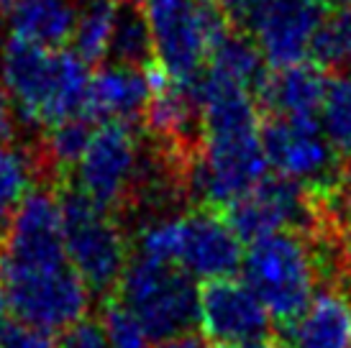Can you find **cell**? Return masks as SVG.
Here are the masks:
<instances>
[{"label":"cell","mask_w":351,"mask_h":348,"mask_svg":"<svg viewBox=\"0 0 351 348\" xmlns=\"http://www.w3.org/2000/svg\"><path fill=\"white\" fill-rule=\"evenodd\" d=\"M10 36L31 41L36 47L69 49L80 18L77 0H16L3 16Z\"/></svg>","instance_id":"9a60e30c"},{"label":"cell","mask_w":351,"mask_h":348,"mask_svg":"<svg viewBox=\"0 0 351 348\" xmlns=\"http://www.w3.org/2000/svg\"><path fill=\"white\" fill-rule=\"evenodd\" d=\"M154 348H210V340L205 338L203 333H185V336H177V338L162 340L154 343Z\"/></svg>","instance_id":"4316f807"},{"label":"cell","mask_w":351,"mask_h":348,"mask_svg":"<svg viewBox=\"0 0 351 348\" xmlns=\"http://www.w3.org/2000/svg\"><path fill=\"white\" fill-rule=\"evenodd\" d=\"M152 75L144 69L103 64L93 72L85 113L98 126L103 123H126L144 128L147 108L152 100Z\"/></svg>","instance_id":"7c38bea8"},{"label":"cell","mask_w":351,"mask_h":348,"mask_svg":"<svg viewBox=\"0 0 351 348\" xmlns=\"http://www.w3.org/2000/svg\"><path fill=\"white\" fill-rule=\"evenodd\" d=\"M241 271L280 325L298 318L321 287L311 236L298 231L267 233L246 243Z\"/></svg>","instance_id":"5b68a950"},{"label":"cell","mask_w":351,"mask_h":348,"mask_svg":"<svg viewBox=\"0 0 351 348\" xmlns=\"http://www.w3.org/2000/svg\"><path fill=\"white\" fill-rule=\"evenodd\" d=\"M0 348H54V338L47 330L26 325L8 315L0 325Z\"/></svg>","instance_id":"d4e9b609"},{"label":"cell","mask_w":351,"mask_h":348,"mask_svg":"<svg viewBox=\"0 0 351 348\" xmlns=\"http://www.w3.org/2000/svg\"><path fill=\"white\" fill-rule=\"evenodd\" d=\"M351 200V151L349 154H343L341 159V190H339V197H336V203H346Z\"/></svg>","instance_id":"f1b7e54d"},{"label":"cell","mask_w":351,"mask_h":348,"mask_svg":"<svg viewBox=\"0 0 351 348\" xmlns=\"http://www.w3.org/2000/svg\"><path fill=\"white\" fill-rule=\"evenodd\" d=\"M103 320L108 325L113 348H152V340L144 328L118 300H108L103 305Z\"/></svg>","instance_id":"7402d4cb"},{"label":"cell","mask_w":351,"mask_h":348,"mask_svg":"<svg viewBox=\"0 0 351 348\" xmlns=\"http://www.w3.org/2000/svg\"><path fill=\"white\" fill-rule=\"evenodd\" d=\"M208 69L231 79L239 87H244L254 95V90L262 85V79L269 72V62L264 59L259 44L249 34L228 31L223 39L218 41L210 51Z\"/></svg>","instance_id":"ac0fdd59"},{"label":"cell","mask_w":351,"mask_h":348,"mask_svg":"<svg viewBox=\"0 0 351 348\" xmlns=\"http://www.w3.org/2000/svg\"><path fill=\"white\" fill-rule=\"evenodd\" d=\"M144 166V128L126 123L98 126L80 166L67 182L80 187L106 213L123 221Z\"/></svg>","instance_id":"52a82bcc"},{"label":"cell","mask_w":351,"mask_h":348,"mask_svg":"<svg viewBox=\"0 0 351 348\" xmlns=\"http://www.w3.org/2000/svg\"><path fill=\"white\" fill-rule=\"evenodd\" d=\"M69 261L88 284L90 297L106 305L116 297L131 259V238L116 215L106 213L72 182L57 187Z\"/></svg>","instance_id":"3957f363"},{"label":"cell","mask_w":351,"mask_h":348,"mask_svg":"<svg viewBox=\"0 0 351 348\" xmlns=\"http://www.w3.org/2000/svg\"><path fill=\"white\" fill-rule=\"evenodd\" d=\"M308 57L328 75L351 69V5H333L313 39Z\"/></svg>","instance_id":"ffe728a7"},{"label":"cell","mask_w":351,"mask_h":348,"mask_svg":"<svg viewBox=\"0 0 351 348\" xmlns=\"http://www.w3.org/2000/svg\"><path fill=\"white\" fill-rule=\"evenodd\" d=\"M156 64L172 79H195L231 31L213 0H147Z\"/></svg>","instance_id":"8992f818"},{"label":"cell","mask_w":351,"mask_h":348,"mask_svg":"<svg viewBox=\"0 0 351 348\" xmlns=\"http://www.w3.org/2000/svg\"><path fill=\"white\" fill-rule=\"evenodd\" d=\"M77 3H85V0H77Z\"/></svg>","instance_id":"836d02e7"},{"label":"cell","mask_w":351,"mask_h":348,"mask_svg":"<svg viewBox=\"0 0 351 348\" xmlns=\"http://www.w3.org/2000/svg\"><path fill=\"white\" fill-rule=\"evenodd\" d=\"M90 77L93 69L72 49L51 51L10 34L0 44V85L34 134L82 116Z\"/></svg>","instance_id":"6da1fadb"},{"label":"cell","mask_w":351,"mask_h":348,"mask_svg":"<svg viewBox=\"0 0 351 348\" xmlns=\"http://www.w3.org/2000/svg\"><path fill=\"white\" fill-rule=\"evenodd\" d=\"M0 295L10 318L47 333H59L90 315L93 305L75 264L36 271L0 269Z\"/></svg>","instance_id":"9c48e42d"},{"label":"cell","mask_w":351,"mask_h":348,"mask_svg":"<svg viewBox=\"0 0 351 348\" xmlns=\"http://www.w3.org/2000/svg\"><path fill=\"white\" fill-rule=\"evenodd\" d=\"M54 348H113L106 320L100 315H85L77 323L59 330Z\"/></svg>","instance_id":"603a6c76"},{"label":"cell","mask_w":351,"mask_h":348,"mask_svg":"<svg viewBox=\"0 0 351 348\" xmlns=\"http://www.w3.org/2000/svg\"><path fill=\"white\" fill-rule=\"evenodd\" d=\"M36 136L39 134H34L29 141L0 146V241L23 200L39 184H51Z\"/></svg>","instance_id":"2e32d148"},{"label":"cell","mask_w":351,"mask_h":348,"mask_svg":"<svg viewBox=\"0 0 351 348\" xmlns=\"http://www.w3.org/2000/svg\"><path fill=\"white\" fill-rule=\"evenodd\" d=\"M223 210L190 208L165 221L147 223L131 236V253L172 261L195 279H226L244 264V246Z\"/></svg>","instance_id":"7a4b0ae2"},{"label":"cell","mask_w":351,"mask_h":348,"mask_svg":"<svg viewBox=\"0 0 351 348\" xmlns=\"http://www.w3.org/2000/svg\"><path fill=\"white\" fill-rule=\"evenodd\" d=\"M331 10L333 0H272L252 36L272 67L298 64L308 59L313 39Z\"/></svg>","instance_id":"8fae6325"},{"label":"cell","mask_w":351,"mask_h":348,"mask_svg":"<svg viewBox=\"0 0 351 348\" xmlns=\"http://www.w3.org/2000/svg\"><path fill=\"white\" fill-rule=\"evenodd\" d=\"M231 348H282L280 340H256V343H246V346H231Z\"/></svg>","instance_id":"f546056e"},{"label":"cell","mask_w":351,"mask_h":348,"mask_svg":"<svg viewBox=\"0 0 351 348\" xmlns=\"http://www.w3.org/2000/svg\"><path fill=\"white\" fill-rule=\"evenodd\" d=\"M333 215H336V223H339V228H341L343 241H346V246H349V251H351V200L333 205Z\"/></svg>","instance_id":"83f0119b"},{"label":"cell","mask_w":351,"mask_h":348,"mask_svg":"<svg viewBox=\"0 0 351 348\" xmlns=\"http://www.w3.org/2000/svg\"><path fill=\"white\" fill-rule=\"evenodd\" d=\"M333 3H339V5H351V0H333Z\"/></svg>","instance_id":"1f68e13d"},{"label":"cell","mask_w":351,"mask_h":348,"mask_svg":"<svg viewBox=\"0 0 351 348\" xmlns=\"http://www.w3.org/2000/svg\"><path fill=\"white\" fill-rule=\"evenodd\" d=\"M328 75L313 62L272 67L254 90V103L262 118H318Z\"/></svg>","instance_id":"4fadbf2b"},{"label":"cell","mask_w":351,"mask_h":348,"mask_svg":"<svg viewBox=\"0 0 351 348\" xmlns=\"http://www.w3.org/2000/svg\"><path fill=\"white\" fill-rule=\"evenodd\" d=\"M13 3H16V0H0V18H3L5 13H8L10 5H13Z\"/></svg>","instance_id":"4dcf8cb0"},{"label":"cell","mask_w":351,"mask_h":348,"mask_svg":"<svg viewBox=\"0 0 351 348\" xmlns=\"http://www.w3.org/2000/svg\"><path fill=\"white\" fill-rule=\"evenodd\" d=\"M128 3H136V5H141V3H147V0H128Z\"/></svg>","instance_id":"d6a6232c"},{"label":"cell","mask_w":351,"mask_h":348,"mask_svg":"<svg viewBox=\"0 0 351 348\" xmlns=\"http://www.w3.org/2000/svg\"><path fill=\"white\" fill-rule=\"evenodd\" d=\"M218 10L223 13L226 23L231 26V31L239 34H249L252 36L254 29L259 26L264 10L272 0H213Z\"/></svg>","instance_id":"cb8c5ba5"},{"label":"cell","mask_w":351,"mask_h":348,"mask_svg":"<svg viewBox=\"0 0 351 348\" xmlns=\"http://www.w3.org/2000/svg\"><path fill=\"white\" fill-rule=\"evenodd\" d=\"M16 108L10 103L8 92L0 85V146H10L16 144V136H19V128H16Z\"/></svg>","instance_id":"484cf974"},{"label":"cell","mask_w":351,"mask_h":348,"mask_svg":"<svg viewBox=\"0 0 351 348\" xmlns=\"http://www.w3.org/2000/svg\"><path fill=\"white\" fill-rule=\"evenodd\" d=\"M152 343L200 328V287L182 266L131 253L116 297Z\"/></svg>","instance_id":"277c9868"},{"label":"cell","mask_w":351,"mask_h":348,"mask_svg":"<svg viewBox=\"0 0 351 348\" xmlns=\"http://www.w3.org/2000/svg\"><path fill=\"white\" fill-rule=\"evenodd\" d=\"M106 64H121V67L144 69V72L156 67L154 36H152L149 16L136 3L116 0Z\"/></svg>","instance_id":"e0dca14e"},{"label":"cell","mask_w":351,"mask_h":348,"mask_svg":"<svg viewBox=\"0 0 351 348\" xmlns=\"http://www.w3.org/2000/svg\"><path fill=\"white\" fill-rule=\"evenodd\" d=\"M200 333L210 346L231 348L267 340L272 333L269 310L246 282L210 279L200 287Z\"/></svg>","instance_id":"30bf717a"},{"label":"cell","mask_w":351,"mask_h":348,"mask_svg":"<svg viewBox=\"0 0 351 348\" xmlns=\"http://www.w3.org/2000/svg\"><path fill=\"white\" fill-rule=\"evenodd\" d=\"M262 146L274 172L336 203L343 156L323 134L318 118H262Z\"/></svg>","instance_id":"ba28073f"},{"label":"cell","mask_w":351,"mask_h":348,"mask_svg":"<svg viewBox=\"0 0 351 348\" xmlns=\"http://www.w3.org/2000/svg\"><path fill=\"white\" fill-rule=\"evenodd\" d=\"M113 13H116V0H85V3H80L77 29H75V36H72L69 49L93 72L98 67H103L108 59Z\"/></svg>","instance_id":"d6986e66"},{"label":"cell","mask_w":351,"mask_h":348,"mask_svg":"<svg viewBox=\"0 0 351 348\" xmlns=\"http://www.w3.org/2000/svg\"><path fill=\"white\" fill-rule=\"evenodd\" d=\"M323 134L336 146L339 154L351 151V69L328 75L323 105L318 113Z\"/></svg>","instance_id":"44dd1931"},{"label":"cell","mask_w":351,"mask_h":348,"mask_svg":"<svg viewBox=\"0 0 351 348\" xmlns=\"http://www.w3.org/2000/svg\"><path fill=\"white\" fill-rule=\"evenodd\" d=\"M282 348H351V290L318 287L311 305L280 325Z\"/></svg>","instance_id":"5bb4252c"}]
</instances>
